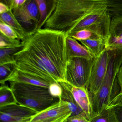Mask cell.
I'll list each match as a JSON object with an SVG mask.
<instances>
[{"label":"cell","instance_id":"cell-33","mask_svg":"<svg viewBox=\"0 0 122 122\" xmlns=\"http://www.w3.org/2000/svg\"><path fill=\"white\" fill-rule=\"evenodd\" d=\"M64 121V122H66V121Z\"/></svg>","mask_w":122,"mask_h":122},{"label":"cell","instance_id":"cell-1","mask_svg":"<svg viewBox=\"0 0 122 122\" xmlns=\"http://www.w3.org/2000/svg\"><path fill=\"white\" fill-rule=\"evenodd\" d=\"M67 37L63 32L46 28L28 32L14 56L15 68L51 83L66 82Z\"/></svg>","mask_w":122,"mask_h":122},{"label":"cell","instance_id":"cell-7","mask_svg":"<svg viewBox=\"0 0 122 122\" xmlns=\"http://www.w3.org/2000/svg\"><path fill=\"white\" fill-rule=\"evenodd\" d=\"M121 90L102 84L92 97V104L94 115L99 113L105 106L116 102H122Z\"/></svg>","mask_w":122,"mask_h":122},{"label":"cell","instance_id":"cell-8","mask_svg":"<svg viewBox=\"0 0 122 122\" xmlns=\"http://www.w3.org/2000/svg\"><path fill=\"white\" fill-rule=\"evenodd\" d=\"M38 112L20 104L0 107V122H30Z\"/></svg>","mask_w":122,"mask_h":122},{"label":"cell","instance_id":"cell-27","mask_svg":"<svg viewBox=\"0 0 122 122\" xmlns=\"http://www.w3.org/2000/svg\"><path fill=\"white\" fill-rule=\"evenodd\" d=\"M48 89L49 93L51 96L61 99L62 93V89L59 83H52Z\"/></svg>","mask_w":122,"mask_h":122},{"label":"cell","instance_id":"cell-14","mask_svg":"<svg viewBox=\"0 0 122 122\" xmlns=\"http://www.w3.org/2000/svg\"><path fill=\"white\" fill-rule=\"evenodd\" d=\"M80 41L94 58L98 57L105 48L106 41L102 38L89 39Z\"/></svg>","mask_w":122,"mask_h":122},{"label":"cell","instance_id":"cell-12","mask_svg":"<svg viewBox=\"0 0 122 122\" xmlns=\"http://www.w3.org/2000/svg\"><path fill=\"white\" fill-rule=\"evenodd\" d=\"M67 53L68 60L71 58H84L93 59L94 56L87 49L72 37L67 36L66 41Z\"/></svg>","mask_w":122,"mask_h":122},{"label":"cell","instance_id":"cell-29","mask_svg":"<svg viewBox=\"0 0 122 122\" xmlns=\"http://www.w3.org/2000/svg\"><path fill=\"white\" fill-rule=\"evenodd\" d=\"M26 1V0H4L5 2L3 3L8 5L10 10H12L20 7L23 5Z\"/></svg>","mask_w":122,"mask_h":122},{"label":"cell","instance_id":"cell-19","mask_svg":"<svg viewBox=\"0 0 122 122\" xmlns=\"http://www.w3.org/2000/svg\"><path fill=\"white\" fill-rule=\"evenodd\" d=\"M107 8L111 19L122 17V0H107Z\"/></svg>","mask_w":122,"mask_h":122},{"label":"cell","instance_id":"cell-32","mask_svg":"<svg viewBox=\"0 0 122 122\" xmlns=\"http://www.w3.org/2000/svg\"><path fill=\"white\" fill-rule=\"evenodd\" d=\"M10 10L9 7L3 2H0V14L5 13Z\"/></svg>","mask_w":122,"mask_h":122},{"label":"cell","instance_id":"cell-4","mask_svg":"<svg viewBox=\"0 0 122 122\" xmlns=\"http://www.w3.org/2000/svg\"><path fill=\"white\" fill-rule=\"evenodd\" d=\"M93 59L80 57L69 59L66 68V82L74 86L87 88Z\"/></svg>","mask_w":122,"mask_h":122},{"label":"cell","instance_id":"cell-24","mask_svg":"<svg viewBox=\"0 0 122 122\" xmlns=\"http://www.w3.org/2000/svg\"><path fill=\"white\" fill-rule=\"evenodd\" d=\"M71 37L79 41L89 39L101 38L97 35L89 30H81L75 33Z\"/></svg>","mask_w":122,"mask_h":122},{"label":"cell","instance_id":"cell-9","mask_svg":"<svg viewBox=\"0 0 122 122\" xmlns=\"http://www.w3.org/2000/svg\"><path fill=\"white\" fill-rule=\"evenodd\" d=\"M12 11L25 29L33 25L35 28L39 22L40 15L36 0H26L23 5Z\"/></svg>","mask_w":122,"mask_h":122},{"label":"cell","instance_id":"cell-18","mask_svg":"<svg viewBox=\"0 0 122 122\" xmlns=\"http://www.w3.org/2000/svg\"><path fill=\"white\" fill-rule=\"evenodd\" d=\"M22 45L15 47L0 48V66L8 63L15 64L14 56L20 50Z\"/></svg>","mask_w":122,"mask_h":122},{"label":"cell","instance_id":"cell-26","mask_svg":"<svg viewBox=\"0 0 122 122\" xmlns=\"http://www.w3.org/2000/svg\"><path fill=\"white\" fill-rule=\"evenodd\" d=\"M0 33L7 37L19 40L17 34L15 30L7 24L1 20H0Z\"/></svg>","mask_w":122,"mask_h":122},{"label":"cell","instance_id":"cell-3","mask_svg":"<svg viewBox=\"0 0 122 122\" xmlns=\"http://www.w3.org/2000/svg\"><path fill=\"white\" fill-rule=\"evenodd\" d=\"M10 87L18 104L41 112L60 100L52 96L48 88L20 83L10 82Z\"/></svg>","mask_w":122,"mask_h":122},{"label":"cell","instance_id":"cell-30","mask_svg":"<svg viewBox=\"0 0 122 122\" xmlns=\"http://www.w3.org/2000/svg\"><path fill=\"white\" fill-rule=\"evenodd\" d=\"M113 108L118 122H122V103L114 106Z\"/></svg>","mask_w":122,"mask_h":122},{"label":"cell","instance_id":"cell-10","mask_svg":"<svg viewBox=\"0 0 122 122\" xmlns=\"http://www.w3.org/2000/svg\"><path fill=\"white\" fill-rule=\"evenodd\" d=\"M66 84L70 91L78 106L85 113L89 120L94 116L92 104V97L88 89L86 87H77L66 82Z\"/></svg>","mask_w":122,"mask_h":122},{"label":"cell","instance_id":"cell-22","mask_svg":"<svg viewBox=\"0 0 122 122\" xmlns=\"http://www.w3.org/2000/svg\"><path fill=\"white\" fill-rule=\"evenodd\" d=\"M105 48L108 50L122 51V38H117L110 36L106 41Z\"/></svg>","mask_w":122,"mask_h":122},{"label":"cell","instance_id":"cell-17","mask_svg":"<svg viewBox=\"0 0 122 122\" xmlns=\"http://www.w3.org/2000/svg\"><path fill=\"white\" fill-rule=\"evenodd\" d=\"M17 101L11 88L4 85L0 87V107L17 104Z\"/></svg>","mask_w":122,"mask_h":122},{"label":"cell","instance_id":"cell-28","mask_svg":"<svg viewBox=\"0 0 122 122\" xmlns=\"http://www.w3.org/2000/svg\"><path fill=\"white\" fill-rule=\"evenodd\" d=\"M66 122H89V119L87 115L83 111L78 115L70 116Z\"/></svg>","mask_w":122,"mask_h":122},{"label":"cell","instance_id":"cell-5","mask_svg":"<svg viewBox=\"0 0 122 122\" xmlns=\"http://www.w3.org/2000/svg\"><path fill=\"white\" fill-rule=\"evenodd\" d=\"M110 51L105 48L98 57L94 58L87 88L93 95L102 86L110 58Z\"/></svg>","mask_w":122,"mask_h":122},{"label":"cell","instance_id":"cell-15","mask_svg":"<svg viewBox=\"0 0 122 122\" xmlns=\"http://www.w3.org/2000/svg\"><path fill=\"white\" fill-rule=\"evenodd\" d=\"M113 103L103 107L102 110L89 120V122H118L115 114L113 107L117 105Z\"/></svg>","mask_w":122,"mask_h":122},{"label":"cell","instance_id":"cell-6","mask_svg":"<svg viewBox=\"0 0 122 122\" xmlns=\"http://www.w3.org/2000/svg\"><path fill=\"white\" fill-rule=\"evenodd\" d=\"M72 115L68 102L60 100L57 103L38 112L30 122H63Z\"/></svg>","mask_w":122,"mask_h":122},{"label":"cell","instance_id":"cell-25","mask_svg":"<svg viewBox=\"0 0 122 122\" xmlns=\"http://www.w3.org/2000/svg\"><path fill=\"white\" fill-rule=\"evenodd\" d=\"M21 45V42L19 40L7 37L0 33V48L18 47Z\"/></svg>","mask_w":122,"mask_h":122},{"label":"cell","instance_id":"cell-11","mask_svg":"<svg viewBox=\"0 0 122 122\" xmlns=\"http://www.w3.org/2000/svg\"><path fill=\"white\" fill-rule=\"evenodd\" d=\"M7 81L20 83L42 86L48 88L51 83L38 78L30 75L25 73L17 70L16 68L13 71L10 75L5 79V83Z\"/></svg>","mask_w":122,"mask_h":122},{"label":"cell","instance_id":"cell-31","mask_svg":"<svg viewBox=\"0 0 122 122\" xmlns=\"http://www.w3.org/2000/svg\"><path fill=\"white\" fill-rule=\"evenodd\" d=\"M118 82L120 87V93L122 94V64L117 75Z\"/></svg>","mask_w":122,"mask_h":122},{"label":"cell","instance_id":"cell-34","mask_svg":"<svg viewBox=\"0 0 122 122\" xmlns=\"http://www.w3.org/2000/svg\"></svg>","mask_w":122,"mask_h":122},{"label":"cell","instance_id":"cell-13","mask_svg":"<svg viewBox=\"0 0 122 122\" xmlns=\"http://www.w3.org/2000/svg\"><path fill=\"white\" fill-rule=\"evenodd\" d=\"M0 20L4 22L12 27L17 34L19 40L23 41L27 37L28 32L22 26L15 17L12 11L10 10L8 12L0 15Z\"/></svg>","mask_w":122,"mask_h":122},{"label":"cell","instance_id":"cell-2","mask_svg":"<svg viewBox=\"0 0 122 122\" xmlns=\"http://www.w3.org/2000/svg\"><path fill=\"white\" fill-rule=\"evenodd\" d=\"M43 28L66 35L87 15L107 6V0H55Z\"/></svg>","mask_w":122,"mask_h":122},{"label":"cell","instance_id":"cell-16","mask_svg":"<svg viewBox=\"0 0 122 122\" xmlns=\"http://www.w3.org/2000/svg\"><path fill=\"white\" fill-rule=\"evenodd\" d=\"M59 83L62 89V93L60 100L66 101L68 103L69 107L72 112L71 116L78 115L82 112V110L76 102L72 93L67 87L66 82Z\"/></svg>","mask_w":122,"mask_h":122},{"label":"cell","instance_id":"cell-23","mask_svg":"<svg viewBox=\"0 0 122 122\" xmlns=\"http://www.w3.org/2000/svg\"><path fill=\"white\" fill-rule=\"evenodd\" d=\"M15 67V65L14 63H8L0 66V83L1 86L5 85V80Z\"/></svg>","mask_w":122,"mask_h":122},{"label":"cell","instance_id":"cell-21","mask_svg":"<svg viewBox=\"0 0 122 122\" xmlns=\"http://www.w3.org/2000/svg\"><path fill=\"white\" fill-rule=\"evenodd\" d=\"M110 36L117 38H122V17L111 19Z\"/></svg>","mask_w":122,"mask_h":122},{"label":"cell","instance_id":"cell-20","mask_svg":"<svg viewBox=\"0 0 122 122\" xmlns=\"http://www.w3.org/2000/svg\"><path fill=\"white\" fill-rule=\"evenodd\" d=\"M39 10L40 18L39 22L34 30L42 28L48 15L47 5L46 1L44 0H36Z\"/></svg>","mask_w":122,"mask_h":122}]
</instances>
